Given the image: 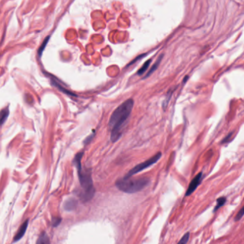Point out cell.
<instances>
[{"instance_id": "obj_18", "label": "cell", "mask_w": 244, "mask_h": 244, "mask_svg": "<svg viewBox=\"0 0 244 244\" xmlns=\"http://www.w3.org/2000/svg\"><path fill=\"white\" fill-rule=\"evenodd\" d=\"M145 55H146L145 54H142V55H140V56H139V57H137V58H135V60H134V61H132V62H131V63H130V64H128V66H131V64H133V63H135V62L137 61V60H139V59H141V58H143V57H145Z\"/></svg>"}, {"instance_id": "obj_11", "label": "cell", "mask_w": 244, "mask_h": 244, "mask_svg": "<svg viewBox=\"0 0 244 244\" xmlns=\"http://www.w3.org/2000/svg\"><path fill=\"white\" fill-rule=\"evenodd\" d=\"M227 199L224 196H222V197H220V198H218L217 200H216V205L214 208V212L215 211H217L218 209H219L220 207H222L224 205L225 203V202H226Z\"/></svg>"}, {"instance_id": "obj_19", "label": "cell", "mask_w": 244, "mask_h": 244, "mask_svg": "<svg viewBox=\"0 0 244 244\" xmlns=\"http://www.w3.org/2000/svg\"><path fill=\"white\" fill-rule=\"evenodd\" d=\"M93 136H94V134H92V135L91 134V135H90V136L87 137V138H86L85 140V143H86V144H87V143L90 142V141L92 140V138H93Z\"/></svg>"}, {"instance_id": "obj_2", "label": "cell", "mask_w": 244, "mask_h": 244, "mask_svg": "<svg viewBox=\"0 0 244 244\" xmlns=\"http://www.w3.org/2000/svg\"><path fill=\"white\" fill-rule=\"evenodd\" d=\"M149 183L150 179L148 178H130L124 177L116 181L115 186L121 191L127 194H134L145 189Z\"/></svg>"}, {"instance_id": "obj_6", "label": "cell", "mask_w": 244, "mask_h": 244, "mask_svg": "<svg viewBox=\"0 0 244 244\" xmlns=\"http://www.w3.org/2000/svg\"><path fill=\"white\" fill-rule=\"evenodd\" d=\"M28 224H29V220H26L22 224V226H20L19 230H18V231L17 232V233H16L15 236L14 237V242H17V241H20V239L24 236L25 232L27 231V226H28Z\"/></svg>"}, {"instance_id": "obj_5", "label": "cell", "mask_w": 244, "mask_h": 244, "mask_svg": "<svg viewBox=\"0 0 244 244\" xmlns=\"http://www.w3.org/2000/svg\"><path fill=\"white\" fill-rule=\"evenodd\" d=\"M202 176H203V173H202V172H201V173H199L193 178L192 181H190L189 186H188L186 193H185V196H189L190 195H191L196 190L197 186L201 182Z\"/></svg>"}, {"instance_id": "obj_16", "label": "cell", "mask_w": 244, "mask_h": 244, "mask_svg": "<svg viewBox=\"0 0 244 244\" xmlns=\"http://www.w3.org/2000/svg\"><path fill=\"white\" fill-rule=\"evenodd\" d=\"M62 221V218L58 216H53L52 218V225L53 227H57L60 224Z\"/></svg>"}, {"instance_id": "obj_3", "label": "cell", "mask_w": 244, "mask_h": 244, "mask_svg": "<svg viewBox=\"0 0 244 244\" xmlns=\"http://www.w3.org/2000/svg\"><path fill=\"white\" fill-rule=\"evenodd\" d=\"M78 176L80 186L82 189V192L80 194V197L83 201H87L92 199L95 194V188L92 178L91 171L82 169H78Z\"/></svg>"}, {"instance_id": "obj_13", "label": "cell", "mask_w": 244, "mask_h": 244, "mask_svg": "<svg viewBox=\"0 0 244 244\" xmlns=\"http://www.w3.org/2000/svg\"><path fill=\"white\" fill-rule=\"evenodd\" d=\"M10 114V111H9L8 108H5L2 109L1 111V124L2 125L4 124V123L6 122V120L7 119Z\"/></svg>"}, {"instance_id": "obj_14", "label": "cell", "mask_w": 244, "mask_h": 244, "mask_svg": "<svg viewBox=\"0 0 244 244\" xmlns=\"http://www.w3.org/2000/svg\"><path fill=\"white\" fill-rule=\"evenodd\" d=\"M49 39H50V36H47V38H45V40L42 42V44L40 45L39 48V50H38V54L39 57H41L42 54V53L44 52V50H45V49L46 48V46H47L48 41H49Z\"/></svg>"}, {"instance_id": "obj_7", "label": "cell", "mask_w": 244, "mask_h": 244, "mask_svg": "<svg viewBox=\"0 0 244 244\" xmlns=\"http://www.w3.org/2000/svg\"><path fill=\"white\" fill-rule=\"evenodd\" d=\"M77 204H78V203H77V201L75 199H67L64 203V208L65 209L66 211H73L76 208Z\"/></svg>"}, {"instance_id": "obj_15", "label": "cell", "mask_w": 244, "mask_h": 244, "mask_svg": "<svg viewBox=\"0 0 244 244\" xmlns=\"http://www.w3.org/2000/svg\"><path fill=\"white\" fill-rule=\"evenodd\" d=\"M190 238V233L189 232H187L185 233L182 238H180V240L178 241V244H187L188 241H189Z\"/></svg>"}, {"instance_id": "obj_4", "label": "cell", "mask_w": 244, "mask_h": 244, "mask_svg": "<svg viewBox=\"0 0 244 244\" xmlns=\"http://www.w3.org/2000/svg\"><path fill=\"white\" fill-rule=\"evenodd\" d=\"M161 156L162 154L161 153H157V154H155V156H153V157H151L150 159H148L147 161H144L143 163H141V164H139L137 165L134 167V168H132L131 171H130L128 173L126 176H125V178H131L132 176L135 175V174L139 173V172H140L142 171L145 170L148 167H150L152 166V165L155 164V163H156L158 160L161 158Z\"/></svg>"}, {"instance_id": "obj_8", "label": "cell", "mask_w": 244, "mask_h": 244, "mask_svg": "<svg viewBox=\"0 0 244 244\" xmlns=\"http://www.w3.org/2000/svg\"><path fill=\"white\" fill-rule=\"evenodd\" d=\"M36 244H50V240L47 233L43 232L39 235Z\"/></svg>"}, {"instance_id": "obj_10", "label": "cell", "mask_w": 244, "mask_h": 244, "mask_svg": "<svg viewBox=\"0 0 244 244\" xmlns=\"http://www.w3.org/2000/svg\"><path fill=\"white\" fill-rule=\"evenodd\" d=\"M162 58V55H160L158 59H157V61L155 62V63L153 65L152 67H151L150 69L149 70V71H148V72L147 73V74H146L145 76V78L149 77V76L151 75V74H152L155 70H156V69H157V67H158V66H159L160 62H161Z\"/></svg>"}, {"instance_id": "obj_1", "label": "cell", "mask_w": 244, "mask_h": 244, "mask_svg": "<svg viewBox=\"0 0 244 244\" xmlns=\"http://www.w3.org/2000/svg\"><path fill=\"white\" fill-rule=\"evenodd\" d=\"M133 105V99H127L120 104L111 115L108 126L111 133L110 139L113 142H116L122 136V130L131 114Z\"/></svg>"}, {"instance_id": "obj_17", "label": "cell", "mask_w": 244, "mask_h": 244, "mask_svg": "<svg viewBox=\"0 0 244 244\" xmlns=\"http://www.w3.org/2000/svg\"><path fill=\"white\" fill-rule=\"evenodd\" d=\"M243 216H244V205H243V207L240 209V211H238V213L236 214V217H235L234 220L235 221H239V220H240L241 218L243 217Z\"/></svg>"}, {"instance_id": "obj_12", "label": "cell", "mask_w": 244, "mask_h": 244, "mask_svg": "<svg viewBox=\"0 0 244 244\" xmlns=\"http://www.w3.org/2000/svg\"><path fill=\"white\" fill-rule=\"evenodd\" d=\"M151 62H152V60L149 59V60H148V61H146L145 63H144L143 66H142L141 68L138 71V74L139 76L143 75V74L145 73L146 71L148 70V67H149V66H150Z\"/></svg>"}, {"instance_id": "obj_9", "label": "cell", "mask_w": 244, "mask_h": 244, "mask_svg": "<svg viewBox=\"0 0 244 244\" xmlns=\"http://www.w3.org/2000/svg\"><path fill=\"white\" fill-rule=\"evenodd\" d=\"M52 83L53 86H55V87H57L58 89H59L60 91H61L62 92L64 93V94H67V95H69V96H77V95H76L75 94H74V93L71 92H69V91L67 90L66 89H64V88L63 87H62V86H61L60 84H59V83H57V81H56L55 80L52 79Z\"/></svg>"}]
</instances>
